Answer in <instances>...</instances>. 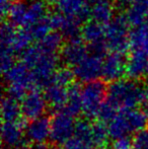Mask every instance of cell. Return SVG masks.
Returning <instances> with one entry per match:
<instances>
[{
	"label": "cell",
	"mask_w": 148,
	"mask_h": 149,
	"mask_svg": "<svg viewBox=\"0 0 148 149\" xmlns=\"http://www.w3.org/2000/svg\"><path fill=\"white\" fill-rule=\"evenodd\" d=\"M125 117L128 122L131 133H138L142 130L147 129L148 126V114L143 110H123Z\"/></svg>",
	"instance_id": "obj_23"
},
{
	"label": "cell",
	"mask_w": 148,
	"mask_h": 149,
	"mask_svg": "<svg viewBox=\"0 0 148 149\" xmlns=\"http://www.w3.org/2000/svg\"><path fill=\"white\" fill-rule=\"evenodd\" d=\"M90 149H109V148H107L106 146H94V147H92Z\"/></svg>",
	"instance_id": "obj_37"
},
{
	"label": "cell",
	"mask_w": 148,
	"mask_h": 149,
	"mask_svg": "<svg viewBox=\"0 0 148 149\" xmlns=\"http://www.w3.org/2000/svg\"><path fill=\"white\" fill-rule=\"evenodd\" d=\"M74 77L75 76L73 74V71H71L68 68H61L56 71L53 78H52L51 83L60 85V86L69 87L70 85H72V81H73Z\"/></svg>",
	"instance_id": "obj_29"
},
{
	"label": "cell",
	"mask_w": 148,
	"mask_h": 149,
	"mask_svg": "<svg viewBox=\"0 0 148 149\" xmlns=\"http://www.w3.org/2000/svg\"><path fill=\"white\" fill-rule=\"evenodd\" d=\"M26 149H50L46 144H32V145H28V147Z\"/></svg>",
	"instance_id": "obj_36"
},
{
	"label": "cell",
	"mask_w": 148,
	"mask_h": 149,
	"mask_svg": "<svg viewBox=\"0 0 148 149\" xmlns=\"http://www.w3.org/2000/svg\"><path fill=\"white\" fill-rule=\"evenodd\" d=\"M50 149H63V148H61L59 145H53L52 147H50Z\"/></svg>",
	"instance_id": "obj_38"
},
{
	"label": "cell",
	"mask_w": 148,
	"mask_h": 149,
	"mask_svg": "<svg viewBox=\"0 0 148 149\" xmlns=\"http://www.w3.org/2000/svg\"><path fill=\"white\" fill-rule=\"evenodd\" d=\"M146 76L148 77V65H147V69H146Z\"/></svg>",
	"instance_id": "obj_39"
},
{
	"label": "cell",
	"mask_w": 148,
	"mask_h": 149,
	"mask_svg": "<svg viewBox=\"0 0 148 149\" xmlns=\"http://www.w3.org/2000/svg\"><path fill=\"white\" fill-rule=\"evenodd\" d=\"M81 38L89 46V50L94 53L103 54L105 47V26L93 20L85 22L81 28Z\"/></svg>",
	"instance_id": "obj_11"
},
{
	"label": "cell",
	"mask_w": 148,
	"mask_h": 149,
	"mask_svg": "<svg viewBox=\"0 0 148 149\" xmlns=\"http://www.w3.org/2000/svg\"><path fill=\"white\" fill-rule=\"evenodd\" d=\"M26 125L24 120H20L16 123H3L1 128L2 144L6 149H26L28 138L24 134Z\"/></svg>",
	"instance_id": "obj_7"
},
{
	"label": "cell",
	"mask_w": 148,
	"mask_h": 149,
	"mask_svg": "<svg viewBox=\"0 0 148 149\" xmlns=\"http://www.w3.org/2000/svg\"><path fill=\"white\" fill-rule=\"evenodd\" d=\"M22 107L17 100L4 96L1 102V117L3 123H16L22 120Z\"/></svg>",
	"instance_id": "obj_21"
},
{
	"label": "cell",
	"mask_w": 148,
	"mask_h": 149,
	"mask_svg": "<svg viewBox=\"0 0 148 149\" xmlns=\"http://www.w3.org/2000/svg\"><path fill=\"white\" fill-rule=\"evenodd\" d=\"M108 131H109L110 138H113L114 140L127 137L129 134H131L124 111L121 110L118 115L108 124Z\"/></svg>",
	"instance_id": "obj_24"
},
{
	"label": "cell",
	"mask_w": 148,
	"mask_h": 149,
	"mask_svg": "<svg viewBox=\"0 0 148 149\" xmlns=\"http://www.w3.org/2000/svg\"><path fill=\"white\" fill-rule=\"evenodd\" d=\"M118 108L114 106L113 104H111L110 102L106 100L103 104V106L101 107V110L99 112V116L97 118L99 119V122H103V123H108L112 121L115 117L118 115Z\"/></svg>",
	"instance_id": "obj_30"
},
{
	"label": "cell",
	"mask_w": 148,
	"mask_h": 149,
	"mask_svg": "<svg viewBox=\"0 0 148 149\" xmlns=\"http://www.w3.org/2000/svg\"><path fill=\"white\" fill-rule=\"evenodd\" d=\"M75 125L74 117L64 111L57 112L51 119V135L50 140L54 145L65 144L74 135Z\"/></svg>",
	"instance_id": "obj_5"
},
{
	"label": "cell",
	"mask_w": 148,
	"mask_h": 149,
	"mask_svg": "<svg viewBox=\"0 0 148 149\" xmlns=\"http://www.w3.org/2000/svg\"><path fill=\"white\" fill-rule=\"evenodd\" d=\"M137 1H140V0H117L120 5H124V6H131L132 4L136 3Z\"/></svg>",
	"instance_id": "obj_35"
},
{
	"label": "cell",
	"mask_w": 148,
	"mask_h": 149,
	"mask_svg": "<svg viewBox=\"0 0 148 149\" xmlns=\"http://www.w3.org/2000/svg\"><path fill=\"white\" fill-rule=\"evenodd\" d=\"M91 132H92V124L89 123V120H79L75 125L74 136L78 139L84 141L89 146H91Z\"/></svg>",
	"instance_id": "obj_28"
},
{
	"label": "cell",
	"mask_w": 148,
	"mask_h": 149,
	"mask_svg": "<svg viewBox=\"0 0 148 149\" xmlns=\"http://www.w3.org/2000/svg\"><path fill=\"white\" fill-rule=\"evenodd\" d=\"M126 66L127 60L123 54L111 53L104 58L101 77L111 83L120 80L126 73Z\"/></svg>",
	"instance_id": "obj_12"
},
{
	"label": "cell",
	"mask_w": 148,
	"mask_h": 149,
	"mask_svg": "<svg viewBox=\"0 0 148 149\" xmlns=\"http://www.w3.org/2000/svg\"><path fill=\"white\" fill-rule=\"evenodd\" d=\"M125 16L130 26L135 28L148 22V0H140L129 6Z\"/></svg>",
	"instance_id": "obj_20"
},
{
	"label": "cell",
	"mask_w": 148,
	"mask_h": 149,
	"mask_svg": "<svg viewBox=\"0 0 148 149\" xmlns=\"http://www.w3.org/2000/svg\"><path fill=\"white\" fill-rule=\"evenodd\" d=\"M146 85L133 79H120L110 83L107 100L121 110H133L140 106Z\"/></svg>",
	"instance_id": "obj_2"
},
{
	"label": "cell",
	"mask_w": 148,
	"mask_h": 149,
	"mask_svg": "<svg viewBox=\"0 0 148 149\" xmlns=\"http://www.w3.org/2000/svg\"><path fill=\"white\" fill-rule=\"evenodd\" d=\"M11 4L12 3L10 2V0H0V7H1L2 15H7Z\"/></svg>",
	"instance_id": "obj_34"
},
{
	"label": "cell",
	"mask_w": 148,
	"mask_h": 149,
	"mask_svg": "<svg viewBox=\"0 0 148 149\" xmlns=\"http://www.w3.org/2000/svg\"><path fill=\"white\" fill-rule=\"evenodd\" d=\"M62 44H63V37H62L61 33L55 31L48 33L43 40H41L38 43V45L43 48L44 50H46V51L57 54L58 50L63 47Z\"/></svg>",
	"instance_id": "obj_26"
},
{
	"label": "cell",
	"mask_w": 148,
	"mask_h": 149,
	"mask_svg": "<svg viewBox=\"0 0 148 149\" xmlns=\"http://www.w3.org/2000/svg\"><path fill=\"white\" fill-rule=\"evenodd\" d=\"M44 96L47 104L57 112L64 111L68 100V88L57 84H49L45 88Z\"/></svg>",
	"instance_id": "obj_18"
},
{
	"label": "cell",
	"mask_w": 148,
	"mask_h": 149,
	"mask_svg": "<svg viewBox=\"0 0 148 149\" xmlns=\"http://www.w3.org/2000/svg\"><path fill=\"white\" fill-rule=\"evenodd\" d=\"M148 57L136 51H131L130 57L127 60L126 74L133 80H138L146 75Z\"/></svg>",
	"instance_id": "obj_19"
},
{
	"label": "cell",
	"mask_w": 148,
	"mask_h": 149,
	"mask_svg": "<svg viewBox=\"0 0 148 149\" xmlns=\"http://www.w3.org/2000/svg\"><path fill=\"white\" fill-rule=\"evenodd\" d=\"M133 140L129 136L114 140L111 149H132Z\"/></svg>",
	"instance_id": "obj_32"
},
{
	"label": "cell",
	"mask_w": 148,
	"mask_h": 149,
	"mask_svg": "<svg viewBox=\"0 0 148 149\" xmlns=\"http://www.w3.org/2000/svg\"><path fill=\"white\" fill-rule=\"evenodd\" d=\"M132 140L133 149H148V128L135 134Z\"/></svg>",
	"instance_id": "obj_31"
},
{
	"label": "cell",
	"mask_w": 148,
	"mask_h": 149,
	"mask_svg": "<svg viewBox=\"0 0 148 149\" xmlns=\"http://www.w3.org/2000/svg\"><path fill=\"white\" fill-rule=\"evenodd\" d=\"M58 56L44 50L39 45L30 47L22 54V61L34 75L38 87L51 83L52 78L58 70Z\"/></svg>",
	"instance_id": "obj_1"
},
{
	"label": "cell",
	"mask_w": 148,
	"mask_h": 149,
	"mask_svg": "<svg viewBox=\"0 0 148 149\" xmlns=\"http://www.w3.org/2000/svg\"><path fill=\"white\" fill-rule=\"evenodd\" d=\"M64 112L72 117L78 116L82 112V96L81 87L78 84H72L68 87V100Z\"/></svg>",
	"instance_id": "obj_25"
},
{
	"label": "cell",
	"mask_w": 148,
	"mask_h": 149,
	"mask_svg": "<svg viewBox=\"0 0 148 149\" xmlns=\"http://www.w3.org/2000/svg\"><path fill=\"white\" fill-rule=\"evenodd\" d=\"M115 0H89V16L93 22L108 24L115 17Z\"/></svg>",
	"instance_id": "obj_16"
},
{
	"label": "cell",
	"mask_w": 148,
	"mask_h": 149,
	"mask_svg": "<svg viewBox=\"0 0 148 149\" xmlns=\"http://www.w3.org/2000/svg\"><path fill=\"white\" fill-rule=\"evenodd\" d=\"M103 63V54L90 51L87 57L81 61L78 65H76L72 70L75 78L85 83L97 80V78L101 77Z\"/></svg>",
	"instance_id": "obj_6"
},
{
	"label": "cell",
	"mask_w": 148,
	"mask_h": 149,
	"mask_svg": "<svg viewBox=\"0 0 148 149\" xmlns=\"http://www.w3.org/2000/svg\"><path fill=\"white\" fill-rule=\"evenodd\" d=\"M110 138L108 126L103 122H95L92 124L91 144L94 146H105Z\"/></svg>",
	"instance_id": "obj_27"
},
{
	"label": "cell",
	"mask_w": 148,
	"mask_h": 149,
	"mask_svg": "<svg viewBox=\"0 0 148 149\" xmlns=\"http://www.w3.org/2000/svg\"><path fill=\"white\" fill-rule=\"evenodd\" d=\"M57 13L82 22L89 16V0H52Z\"/></svg>",
	"instance_id": "obj_9"
},
{
	"label": "cell",
	"mask_w": 148,
	"mask_h": 149,
	"mask_svg": "<svg viewBox=\"0 0 148 149\" xmlns=\"http://www.w3.org/2000/svg\"><path fill=\"white\" fill-rule=\"evenodd\" d=\"M89 48L80 39L68 41L62 47L61 59L67 66L74 68L89 54Z\"/></svg>",
	"instance_id": "obj_13"
},
{
	"label": "cell",
	"mask_w": 148,
	"mask_h": 149,
	"mask_svg": "<svg viewBox=\"0 0 148 149\" xmlns=\"http://www.w3.org/2000/svg\"><path fill=\"white\" fill-rule=\"evenodd\" d=\"M90 146L84 141L78 139L76 137H73L64 144L63 149H90Z\"/></svg>",
	"instance_id": "obj_33"
},
{
	"label": "cell",
	"mask_w": 148,
	"mask_h": 149,
	"mask_svg": "<svg viewBox=\"0 0 148 149\" xmlns=\"http://www.w3.org/2000/svg\"><path fill=\"white\" fill-rule=\"evenodd\" d=\"M131 51L142 53L148 57V22L136 26L131 31Z\"/></svg>",
	"instance_id": "obj_22"
},
{
	"label": "cell",
	"mask_w": 148,
	"mask_h": 149,
	"mask_svg": "<svg viewBox=\"0 0 148 149\" xmlns=\"http://www.w3.org/2000/svg\"><path fill=\"white\" fill-rule=\"evenodd\" d=\"M108 95V87L101 80L85 83L81 87L82 96V113L87 120L94 119L99 116L101 107L106 102Z\"/></svg>",
	"instance_id": "obj_4"
},
{
	"label": "cell",
	"mask_w": 148,
	"mask_h": 149,
	"mask_svg": "<svg viewBox=\"0 0 148 149\" xmlns=\"http://www.w3.org/2000/svg\"><path fill=\"white\" fill-rule=\"evenodd\" d=\"M50 22L52 30H56V31L61 33L62 37L67 38L69 41L78 39V36L81 33L80 22L60 13H55L50 16Z\"/></svg>",
	"instance_id": "obj_15"
},
{
	"label": "cell",
	"mask_w": 148,
	"mask_h": 149,
	"mask_svg": "<svg viewBox=\"0 0 148 149\" xmlns=\"http://www.w3.org/2000/svg\"><path fill=\"white\" fill-rule=\"evenodd\" d=\"M4 80L7 86H14L30 92L38 88L34 75L30 69L22 62L15 63L6 73H4Z\"/></svg>",
	"instance_id": "obj_8"
},
{
	"label": "cell",
	"mask_w": 148,
	"mask_h": 149,
	"mask_svg": "<svg viewBox=\"0 0 148 149\" xmlns=\"http://www.w3.org/2000/svg\"><path fill=\"white\" fill-rule=\"evenodd\" d=\"M130 24L125 15H117L105 26V47L112 53L124 54L130 49Z\"/></svg>",
	"instance_id": "obj_3"
},
{
	"label": "cell",
	"mask_w": 148,
	"mask_h": 149,
	"mask_svg": "<svg viewBox=\"0 0 148 149\" xmlns=\"http://www.w3.org/2000/svg\"><path fill=\"white\" fill-rule=\"evenodd\" d=\"M48 7L44 0H30L26 2L22 29H28L48 17Z\"/></svg>",
	"instance_id": "obj_17"
},
{
	"label": "cell",
	"mask_w": 148,
	"mask_h": 149,
	"mask_svg": "<svg viewBox=\"0 0 148 149\" xmlns=\"http://www.w3.org/2000/svg\"><path fill=\"white\" fill-rule=\"evenodd\" d=\"M47 102L38 89L30 91L22 100V114L24 120L34 121L44 116L47 109Z\"/></svg>",
	"instance_id": "obj_10"
},
{
	"label": "cell",
	"mask_w": 148,
	"mask_h": 149,
	"mask_svg": "<svg viewBox=\"0 0 148 149\" xmlns=\"http://www.w3.org/2000/svg\"><path fill=\"white\" fill-rule=\"evenodd\" d=\"M51 135V119L43 116L26 125V136L33 144H45Z\"/></svg>",
	"instance_id": "obj_14"
}]
</instances>
